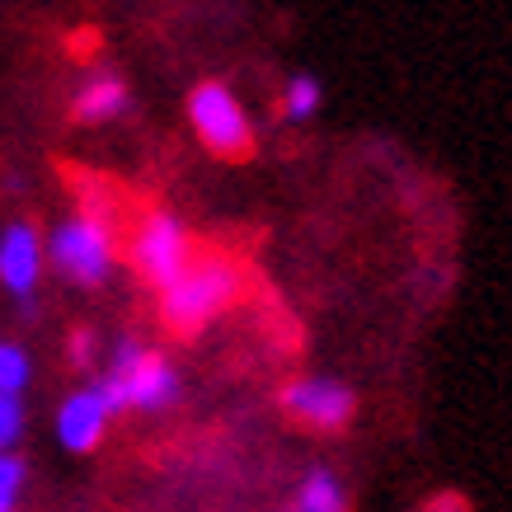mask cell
Here are the masks:
<instances>
[{
  "instance_id": "7a4b0ae2",
  "label": "cell",
  "mask_w": 512,
  "mask_h": 512,
  "mask_svg": "<svg viewBox=\"0 0 512 512\" xmlns=\"http://www.w3.org/2000/svg\"><path fill=\"white\" fill-rule=\"evenodd\" d=\"M240 296V268L226 254H193V264L160 287V320L174 334H193V329L212 325L226 306Z\"/></svg>"
},
{
  "instance_id": "6da1fadb",
  "label": "cell",
  "mask_w": 512,
  "mask_h": 512,
  "mask_svg": "<svg viewBox=\"0 0 512 512\" xmlns=\"http://www.w3.org/2000/svg\"><path fill=\"white\" fill-rule=\"evenodd\" d=\"M94 386L104 390V400H109L113 414H127V409L156 414V409H170V404L179 400L184 381H179V372L170 367L165 353H156V348H146L141 339L123 334V339L113 343L104 381H94Z\"/></svg>"
},
{
  "instance_id": "7c38bea8",
  "label": "cell",
  "mask_w": 512,
  "mask_h": 512,
  "mask_svg": "<svg viewBox=\"0 0 512 512\" xmlns=\"http://www.w3.org/2000/svg\"><path fill=\"white\" fill-rule=\"evenodd\" d=\"M29 376H33L29 353H24L19 343L0 339V395H24V386H29Z\"/></svg>"
},
{
  "instance_id": "30bf717a",
  "label": "cell",
  "mask_w": 512,
  "mask_h": 512,
  "mask_svg": "<svg viewBox=\"0 0 512 512\" xmlns=\"http://www.w3.org/2000/svg\"><path fill=\"white\" fill-rule=\"evenodd\" d=\"M292 512H348V494L334 470H311L301 489H296V503Z\"/></svg>"
},
{
  "instance_id": "52a82bcc",
  "label": "cell",
  "mask_w": 512,
  "mask_h": 512,
  "mask_svg": "<svg viewBox=\"0 0 512 512\" xmlns=\"http://www.w3.org/2000/svg\"><path fill=\"white\" fill-rule=\"evenodd\" d=\"M43 235L33 231L29 221H10L5 231H0V282H5V292L19 296L24 306H29L33 287L43 278Z\"/></svg>"
},
{
  "instance_id": "8fae6325",
  "label": "cell",
  "mask_w": 512,
  "mask_h": 512,
  "mask_svg": "<svg viewBox=\"0 0 512 512\" xmlns=\"http://www.w3.org/2000/svg\"><path fill=\"white\" fill-rule=\"evenodd\" d=\"M320 104H325V85L315 76H292L287 80V90H282V118L287 123H311L315 113H320Z\"/></svg>"
},
{
  "instance_id": "ba28073f",
  "label": "cell",
  "mask_w": 512,
  "mask_h": 512,
  "mask_svg": "<svg viewBox=\"0 0 512 512\" xmlns=\"http://www.w3.org/2000/svg\"><path fill=\"white\" fill-rule=\"evenodd\" d=\"M109 423H113V409H109V400H104V390L80 386V390H71L62 400V409H57V442H62L66 451H94L104 442V433H109Z\"/></svg>"
},
{
  "instance_id": "3957f363",
  "label": "cell",
  "mask_w": 512,
  "mask_h": 512,
  "mask_svg": "<svg viewBox=\"0 0 512 512\" xmlns=\"http://www.w3.org/2000/svg\"><path fill=\"white\" fill-rule=\"evenodd\" d=\"M113 259H118V245H113V226L104 217H66L57 231L47 235V264L57 268L66 282H80V287H99V282L113 273Z\"/></svg>"
},
{
  "instance_id": "5b68a950",
  "label": "cell",
  "mask_w": 512,
  "mask_h": 512,
  "mask_svg": "<svg viewBox=\"0 0 512 512\" xmlns=\"http://www.w3.org/2000/svg\"><path fill=\"white\" fill-rule=\"evenodd\" d=\"M132 259H137V273L151 282V287H170V282L193 264V240H188V226L174 217V212H151V217L137 226Z\"/></svg>"
},
{
  "instance_id": "8992f818",
  "label": "cell",
  "mask_w": 512,
  "mask_h": 512,
  "mask_svg": "<svg viewBox=\"0 0 512 512\" xmlns=\"http://www.w3.org/2000/svg\"><path fill=\"white\" fill-rule=\"evenodd\" d=\"M282 409L296 423H306V428L339 433L343 423L353 419V390L343 381H329V376H296L282 390Z\"/></svg>"
},
{
  "instance_id": "277c9868",
  "label": "cell",
  "mask_w": 512,
  "mask_h": 512,
  "mask_svg": "<svg viewBox=\"0 0 512 512\" xmlns=\"http://www.w3.org/2000/svg\"><path fill=\"white\" fill-rule=\"evenodd\" d=\"M188 123L202 137V146L221 160H240L254 151V123H249L245 104L235 99L231 85L221 80H202L188 94Z\"/></svg>"
},
{
  "instance_id": "5bb4252c",
  "label": "cell",
  "mask_w": 512,
  "mask_h": 512,
  "mask_svg": "<svg viewBox=\"0 0 512 512\" xmlns=\"http://www.w3.org/2000/svg\"><path fill=\"white\" fill-rule=\"evenodd\" d=\"M19 437H24V404L19 395H0V451H15Z\"/></svg>"
},
{
  "instance_id": "9a60e30c",
  "label": "cell",
  "mask_w": 512,
  "mask_h": 512,
  "mask_svg": "<svg viewBox=\"0 0 512 512\" xmlns=\"http://www.w3.org/2000/svg\"><path fill=\"white\" fill-rule=\"evenodd\" d=\"M71 362H80V367L94 362V329H76L71 334Z\"/></svg>"
},
{
  "instance_id": "9c48e42d",
  "label": "cell",
  "mask_w": 512,
  "mask_h": 512,
  "mask_svg": "<svg viewBox=\"0 0 512 512\" xmlns=\"http://www.w3.org/2000/svg\"><path fill=\"white\" fill-rule=\"evenodd\" d=\"M123 109H127V85H123V76H113V71H94L76 90L80 123H109V118H118Z\"/></svg>"
},
{
  "instance_id": "4fadbf2b",
  "label": "cell",
  "mask_w": 512,
  "mask_h": 512,
  "mask_svg": "<svg viewBox=\"0 0 512 512\" xmlns=\"http://www.w3.org/2000/svg\"><path fill=\"white\" fill-rule=\"evenodd\" d=\"M24 461L15 451H0V512H15L19 508V494H24Z\"/></svg>"
}]
</instances>
